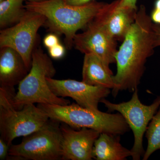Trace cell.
I'll use <instances>...</instances> for the list:
<instances>
[{
    "label": "cell",
    "instance_id": "52a82bcc",
    "mask_svg": "<svg viewBox=\"0 0 160 160\" xmlns=\"http://www.w3.org/2000/svg\"><path fill=\"white\" fill-rule=\"evenodd\" d=\"M109 112L117 111L122 115L133 132L134 143L131 149L133 160H139L145 153L143 138L150 121L160 106V96L149 106L144 105L139 98L138 89L128 102L114 104L106 98L101 101Z\"/></svg>",
    "mask_w": 160,
    "mask_h": 160
},
{
    "label": "cell",
    "instance_id": "603a6c76",
    "mask_svg": "<svg viewBox=\"0 0 160 160\" xmlns=\"http://www.w3.org/2000/svg\"><path fill=\"white\" fill-rule=\"evenodd\" d=\"M137 0H120L119 5L123 7L138 9L136 6Z\"/></svg>",
    "mask_w": 160,
    "mask_h": 160
},
{
    "label": "cell",
    "instance_id": "277c9868",
    "mask_svg": "<svg viewBox=\"0 0 160 160\" xmlns=\"http://www.w3.org/2000/svg\"><path fill=\"white\" fill-rule=\"evenodd\" d=\"M50 119L65 123L72 128L94 129L100 133L121 135L129 131L126 120L119 112L112 114L84 108L78 104L59 106L38 104Z\"/></svg>",
    "mask_w": 160,
    "mask_h": 160
},
{
    "label": "cell",
    "instance_id": "484cf974",
    "mask_svg": "<svg viewBox=\"0 0 160 160\" xmlns=\"http://www.w3.org/2000/svg\"><path fill=\"white\" fill-rule=\"evenodd\" d=\"M26 2H41L44 0H24Z\"/></svg>",
    "mask_w": 160,
    "mask_h": 160
},
{
    "label": "cell",
    "instance_id": "3957f363",
    "mask_svg": "<svg viewBox=\"0 0 160 160\" xmlns=\"http://www.w3.org/2000/svg\"><path fill=\"white\" fill-rule=\"evenodd\" d=\"M56 73L51 59L42 48L36 46L32 55L31 69L19 84L18 91L12 102L16 109H21L28 104H51L65 106L70 101L59 97L51 91L46 78H53Z\"/></svg>",
    "mask_w": 160,
    "mask_h": 160
},
{
    "label": "cell",
    "instance_id": "8992f818",
    "mask_svg": "<svg viewBox=\"0 0 160 160\" xmlns=\"http://www.w3.org/2000/svg\"><path fill=\"white\" fill-rule=\"evenodd\" d=\"M58 122L50 119L42 129L24 137L19 144L12 145L8 155L19 159H62V133Z\"/></svg>",
    "mask_w": 160,
    "mask_h": 160
},
{
    "label": "cell",
    "instance_id": "5b68a950",
    "mask_svg": "<svg viewBox=\"0 0 160 160\" xmlns=\"http://www.w3.org/2000/svg\"><path fill=\"white\" fill-rule=\"evenodd\" d=\"M14 90L0 87V133L10 147L16 138L26 136L42 129L50 118L42 109L34 104L16 109L12 100Z\"/></svg>",
    "mask_w": 160,
    "mask_h": 160
},
{
    "label": "cell",
    "instance_id": "d6986e66",
    "mask_svg": "<svg viewBox=\"0 0 160 160\" xmlns=\"http://www.w3.org/2000/svg\"><path fill=\"white\" fill-rule=\"evenodd\" d=\"M43 43L45 47L49 49L60 43V40L58 35L51 33L45 37Z\"/></svg>",
    "mask_w": 160,
    "mask_h": 160
},
{
    "label": "cell",
    "instance_id": "8fae6325",
    "mask_svg": "<svg viewBox=\"0 0 160 160\" xmlns=\"http://www.w3.org/2000/svg\"><path fill=\"white\" fill-rule=\"evenodd\" d=\"M63 124L60 126L62 160H92V149L100 132L86 128L75 130Z\"/></svg>",
    "mask_w": 160,
    "mask_h": 160
},
{
    "label": "cell",
    "instance_id": "ba28073f",
    "mask_svg": "<svg viewBox=\"0 0 160 160\" xmlns=\"http://www.w3.org/2000/svg\"><path fill=\"white\" fill-rule=\"evenodd\" d=\"M46 21V18L42 14L27 9L19 22L1 29L0 48L9 47L17 51L30 71L32 53L37 46L38 31L44 26Z\"/></svg>",
    "mask_w": 160,
    "mask_h": 160
},
{
    "label": "cell",
    "instance_id": "9a60e30c",
    "mask_svg": "<svg viewBox=\"0 0 160 160\" xmlns=\"http://www.w3.org/2000/svg\"><path fill=\"white\" fill-rule=\"evenodd\" d=\"M132 155L131 150L120 143V135L105 133H100L92 151V158L97 160H125Z\"/></svg>",
    "mask_w": 160,
    "mask_h": 160
},
{
    "label": "cell",
    "instance_id": "cb8c5ba5",
    "mask_svg": "<svg viewBox=\"0 0 160 160\" xmlns=\"http://www.w3.org/2000/svg\"><path fill=\"white\" fill-rule=\"evenodd\" d=\"M152 21L155 24H160V11L154 9L152 12L150 16Z\"/></svg>",
    "mask_w": 160,
    "mask_h": 160
},
{
    "label": "cell",
    "instance_id": "7a4b0ae2",
    "mask_svg": "<svg viewBox=\"0 0 160 160\" xmlns=\"http://www.w3.org/2000/svg\"><path fill=\"white\" fill-rule=\"evenodd\" d=\"M105 4L94 1L82 6H75L63 0H44L26 2L25 6L27 10L44 15L46 18L44 26L52 33L63 35L66 49H71L77 32L85 29Z\"/></svg>",
    "mask_w": 160,
    "mask_h": 160
},
{
    "label": "cell",
    "instance_id": "5bb4252c",
    "mask_svg": "<svg viewBox=\"0 0 160 160\" xmlns=\"http://www.w3.org/2000/svg\"><path fill=\"white\" fill-rule=\"evenodd\" d=\"M113 73L102 60L92 54L84 56L82 82L91 86H101L112 89L115 87Z\"/></svg>",
    "mask_w": 160,
    "mask_h": 160
},
{
    "label": "cell",
    "instance_id": "ac0fdd59",
    "mask_svg": "<svg viewBox=\"0 0 160 160\" xmlns=\"http://www.w3.org/2000/svg\"><path fill=\"white\" fill-rule=\"evenodd\" d=\"M50 57L54 59H60L65 56L66 48L61 43L48 49Z\"/></svg>",
    "mask_w": 160,
    "mask_h": 160
},
{
    "label": "cell",
    "instance_id": "e0dca14e",
    "mask_svg": "<svg viewBox=\"0 0 160 160\" xmlns=\"http://www.w3.org/2000/svg\"><path fill=\"white\" fill-rule=\"evenodd\" d=\"M147 147L143 156L147 160L155 152L160 151V106L149 122L146 132Z\"/></svg>",
    "mask_w": 160,
    "mask_h": 160
},
{
    "label": "cell",
    "instance_id": "7c38bea8",
    "mask_svg": "<svg viewBox=\"0 0 160 160\" xmlns=\"http://www.w3.org/2000/svg\"><path fill=\"white\" fill-rule=\"evenodd\" d=\"M120 1L106 3L93 20L115 39L123 42L135 20L138 9L120 6Z\"/></svg>",
    "mask_w": 160,
    "mask_h": 160
},
{
    "label": "cell",
    "instance_id": "ffe728a7",
    "mask_svg": "<svg viewBox=\"0 0 160 160\" xmlns=\"http://www.w3.org/2000/svg\"><path fill=\"white\" fill-rule=\"evenodd\" d=\"M9 146L3 139L0 138V160L5 159L9 152Z\"/></svg>",
    "mask_w": 160,
    "mask_h": 160
},
{
    "label": "cell",
    "instance_id": "d4e9b609",
    "mask_svg": "<svg viewBox=\"0 0 160 160\" xmlns=\"http://www.w3.org/2000/svg\"><path fill=\"white\" fill-rule=\"evenodd\" d=\"M154 8L160 11V0H156L154 4Z\"/></svg>",
    "mask_w": 160,
    "mask_h": 160
},
{
    "label": "cell",
    "instance_id": "9c48e42d",
    "mask_svg": "<svg viewBox=\"0 0 160 160\" xmlns=\"http://www.w3.org/2000/svg\"><path fill=\"white\" fill-rule=\"evenodd\" d=\"M82 33H77L73 47L84 54H92L102 60L105 66L116 63L117 40L94 20L89 23Z\"/></svg>",
    "mask_w": 160,
    "mask_h": 160
},
{
    "label": "cell",
    "instance_id": "7402d4cb",
    "mask_svg": "<svg viewBox=\"0 0 160 160\" xmlns=\"http://www.w3.org/2000/svg\"><path fill=\"white\" fill-rule=\"evenodd\" d=\"M67 4L75 6L86 5L95 0H63Z\"/></svg>",
    "mask_w": 160,
    "mask_h": 160
},
{
    "label": "cell",
    "instance_id": "2e32d148",
    "mask_svg": "<svg viewBox=\"0 0 160 160\" xmlns=\"http://www.w3.org/2000/svg\"><path fill=\"white\" fill-rule=\"evenodd\" d=\"M24 0H5L0 2V28L6 29L16 25L26 14Z\"/></svg>",
    "mask_w": 160,
    "mask_h": 160
},
{
    "label": "cell",
    "instance_id": "6da1fadb",
    "mask_svg": "<svg viewBox=\"0 0 160 160\" xmlns=\"http://www.w3.org/2000/svg\"><path fill=\"white\" fill-rule=\"evenodd\" d=\"M153 23L145 6H140L134 22L116 54L117 71L113 76V97H116L120 91L133 92L138 89L145 72L147 59L154 51Z\"/></svg>",
    "mask_w": 160,
    "mask_h": 160
},
{
    "label": "cell",
    "instance_id": "44dd1931",
    "mask_svg": "<svg viewBox=\"0 0 160 160\" xmlns=\"http://www.w3.org/2000/svg\"><path fill=\"white\" fill-rule=\"evenodd\" d=\"M152 29L154 34L155 48L160 46V24L153 23Z\"/></svg>",
    "mask_w": 160,
    "mask_h": 160
},
{
    "label": "cell",
    "instance_id": "4fadbf2b",
    "mask_svg": "<svg viewBox=\"0 0 160 160\" xmlns=\"http://www.w3.org/2000/svg\"><path fill=\"white\" fill-rule=\"evenodd\" d=\"M0 49V87L14 89V86L19 85L29 70L17 51L9 47Z\"/></svg>",
    "mask_w": 160,
    "mask_h": 160
},
{
    "label": "cell",
    "instance_id": "4316f807",
    "mask_svg": "<svg viewBox=\"0 0 160 160\" xmlns=\"http://www.w3.org/2000/svg\"><path fill=\"white\" fill-rule=\"evenodd\" d=\"M5 1V0H0V2H3V1Z\"/></svg>",
    "mask_w": 160,
    "mask_h": 160
},
{
    "label": "cell",
    "instance_id": "30bf717a",
    "mask_svg": "<svg viewBox=\"0 0 160 160\" xmlns=\"http://www.w3.org/2000/svg\"><path fill=\"white\" fill-rule=\"evenodd\" d=\"M51 91L61 98L73 99L79 106L93 110L98 109V104L111 92L110 89L91 86L75 80H57L46 78Z\"/></svg>",
    "mask_w": 160,
    "mask_h": 160
}]
</instances>
